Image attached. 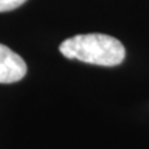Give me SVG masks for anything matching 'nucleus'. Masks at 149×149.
Returning <instances> with one entry per match:
<instances>
[{"mask_svg": "<svg viewBox=\"0 0 149 149\" xmlns=\"http://www.w3.org/2000/svg\"><path fill=\"white\" fill-rule=\"evenodd\" d=\"M27 66L21 56L0 44V83H14L22 80Z\"/></svg>", "mask_w": 149, "mask_h": 149, "instance_id": "2", "label": "nucleus"}, {"mask_svg": "<svg viewBox=\"0 0 149 149\" xmlns=\"http://www.w3.org/2000/svg\"><path fill=\"white\" fill-rule=\"evenodd\" d=\"M26 0H0V13L11 11L22 5Z\"/></svg>", "mask_w": 149, "mask_h": 149, "instance_id": "3", "label": "nucleus"}, {"mask_svg": "<svg viewBox=\"0 0 149 149\" xmlns=\"http://www.w3.org/2000/svg\"><path fill=\"white\" fill-rule=\"evenodd\" d=\"M60 52L70 60L112 67L125 57L123 44L104 34H85L68 37L60 45Z\"/></svg>", "mask_w": 149, "mask_h": 149, "instance_id": "1", "label": "nucleus"}]
</instances>
